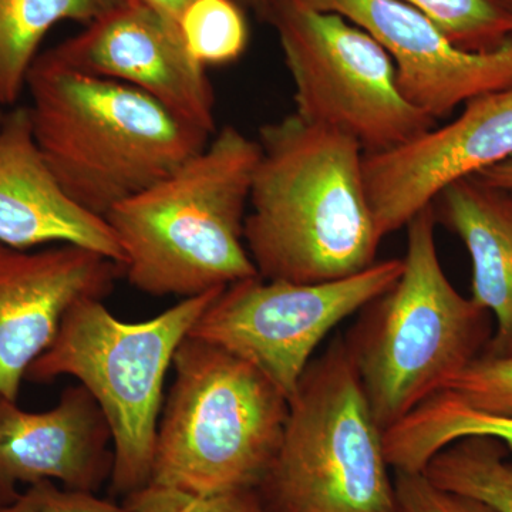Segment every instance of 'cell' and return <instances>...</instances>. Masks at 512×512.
Returning <instances> with one entry per match:
<instances>
[{"label": "cell", "instance_id": "cell-1", "mask_svg": "<svg viewBox=\"0 0 512 512\" xmlns=\"http://www.w3.org/2000/svg\"><path fill=\"white\" fill-rule=\"evenodd\" d=\"M245 245L266 281L320 284L377 261L380 238L356 140L289 114L259 130Z\"/></svg>", "mask_w": 512, "mask_h": 512}, {"label": "cell", "instance_id": "cell-2", "mask_svg": "<svg viewBox=\"0 0 512 512\" xmlns=\"http://www.w3.org/2000/svg\"><path fill=\"white\" fill-rule=\"evenodd\" d=\"M26 90L37 147L64 192L106 218L164 180L214 134L128 84L76 72L39 53Z\"/></svg>", "mask_w": 512, "mask_h": 512}, {"label": "cell", "instance_id": "cell-3", "mask_svg": "<svg viewBox=\"0 0 512 512\" xmlns=\"http://www.w3.org/2000/svg\"><path fill=\"white\" fill-rule=\"evenodd\" d=\"M258 140L224 126L174 173L107 214L128 284L181 299L259 276L245 245Z\"/></svg>", "mask_w": 512, "mask_h": 512}, {"label": "cell", "instance_id": "cell-4", "mask_svg": "<svg viewBox=\"0 0 512 512\" xmlns=\"http://www.w3.org/2000/svg\"><path fill=\"white\" fill-rule=\"evenodd\" d=\"M433 205L407 224L403 271L359 312L343 338L380 429L386 431L481 356L487 311L454 288L441 266Z\"/></svg>", "mask_w": 512, "mask_h": 512}, {"label": "cell", "instance_id": "cell-5", "mask_svg": "<svg viewBox=\"0 0 512 512\" xmlns=\"http://www.w3.org/2000/svg\"><path fill=\"white\" fill-rule=\"evenodd\" d=\"M173 367L150 483L195 495L256 490L284 436L288 397L247 360L191 336Z\"/></svg>", "mask_w": 512, "mask_h": 512}, {"label": "cell", "instance_id": "cell-6", "mask_svg": "<svg viewBox=\"0 0 512 512\" xmlns=\"http://www.w3.org/2000/svg\"><path fill=\"white\" fill-rule=\"evenodd\" d=\"M222 289L181 299L143 322H124L103 299H84L66 313L50 348L30 365L29 382L72 376L99 404L113 440L114 495L126 498L150 484L165 377L181 343Z\"/></svg>", "mask_w": 512, "mask_h": 512}, {"label": "cell", "instance_id": "cell-7", "mask_svg": "<svg viewBox=\"0 0 512 512\" xmlns=\"http://www.w3.org/2000/svg\"><path fill=\"white\" fill-rule=\"evenodd\" d=\"M383 433L343 338L289 397L284 436L258 488L266 512H402Z\"/></svg>", "mask_w": 512, "mask_h": 512}, {"label": "cell", "instance_id": "cell-8", "mask_svg": "<svg viewBox=\"0 0 512 512\" xmlns=\"http://www.w3.org/2000/svg\"><path fill=\"white\" fill-rule=\"evenodd\" d=\"M265 22L278 35L299 119L353 138L365 154L437 126L404 97L392 57L355 23L303 0H271Z\"/></svg>", "mask_w": 512, "mask_h": 512}, {"label": "cell", "instance_id": "cell-9", "mask_svg": "<svg viewBox=\"0 0 512 512\" xmlns=\"http://www.w3.org/2000/svg\"><path fill=\"white\" fill-rule=\"evenodd\" d=\"M402 271L403 258H390L320 284L244 279L222 289L188 336L247 360L289 399L320 343L392 288Z\"/></svg>", "mask_w": 512, "mask_h": 512}, {"label": "cell", "instance_id": "cell-10", "mask_svg": "<svg viewBox=\"0 0 512 512\" xmlns=\"http://www.w3.org/2000/svg\"><path fill=\"white\" fill-rule=\"evenodd\" d=\"M47 53L76 72L136 87L192 126L217 133L207 69L188 53L180 25L141 0H126Z\"/></svg>", "mask_w": 512, "mask_h": 512}, {"label": "cell", "instance_id": "cell-11", "mask_svg": "<svg viewBox=\"0 0 512 512\" xmlns=\"http://www.w3.org/2000/svg\"><path fill=\"white\" fill-rule=\"evenodd\" d=\"M510 158L512 86L468 101L457 119L402 147L365 154L367 197L380 238L406 228L448 185Z\"/></svg>", "mask_w": 512, "mask_h": 512}, {"label": "cell", "instance_id": "cell-12", "mask_svg": "<svg viewBox=\"0 0 512 512\" xmlns=\"http://www.w3.org/2000/svg\"><path fill=\"white\" fill-rule=\"evenodd\" d=\"M338 13L369 33L392 57L407 100L431 119L512 86V40L493 52L460 49L427 16L402 0H303Z\"/></svg>", "mask_w": 512, "mask_h": 512}, {"label": "cell", "instance_id": "cell-13", "mask_svg": "<svg viewBox=\"0 0 512 512\" xmlns=\"http://www.w3.org/2000/svg\"><path fill=\"white\" fill-rule=\"evenodd\" d=\"M121 266L74 245L19 251L0 244V396L18 402L30 365L55 340L66 313L104 299Z\"/></svg>", "mask_w": 512, "mask_h": 512}, {"label": "cell", "instance_id": "cell-14", "mask_svg": "<svg viewBox=\"0 0 512 512\" xmlns=\"http://www.w3.org/2000/svg\"><path fill=\"white\" fill-rule=\"evenodd\" d=\"M113 464L109 424L82 384L64 389L45 412H28L0 396V503L18 497L19 484L45 480L96 493Z\"/></svg>", "mask_w": 512, "mask_h": 512}, {"label": "cell", "instance_id": "cell-15", "mask_svg": "<svg viewBox=\"0 0 512 512\" xmlns=\"http://www.w3.org/2000/svg\"><path fill=\"white\" fill-rule=\"evenodd\" d=\"M0 244L19 251L74 245L120 266L124 262L106 218L76 204L50 171L28 107H13L0 123Z\"/></svg>", "mask_w": 512, "mask_h": 512}, {"label": "cell", "instance_id": "cell-16", "mask_svg": "<svg viewBox=\"0 0 512 512\" xmlns=\"http://www.w3.org/2000/svg\"><path fill=\"white\" fill-rule=\"evenodd\" d=\"M443 222L466 247L473 265V301L497 320L484 355L512 356V202L476 177L441 191L433 204Z\"/></svg>", "mask_w": 512, "mask_h": 512}, {"label": "cell", "instance_id": "cell-17", "mask_svg": "<svg viewBox=\"0 0 512 512\" xmlns=\"http://www.w3.org/2000/svg\"><path fill=\"white\" fill-rule=\"evenodd\" d=\"M126 0H0V106H15L26 90L40 45L57 23L84 26Z\"/></svg>", "mask_w": 512, "mask_h": 512}, {"label": "cell", "instance_id": "cell-18", "mask_svg": "<svg viewBox=\"0 0 512 512\" xmlns=\"http://www.w3.org/2000/svg\"><path fill=\"white\" fill-rule=\"evenodd\" d=\"M467 437H488L512 453V417L473 409L443 390L390 430L394 454L412 470H424L441 450Z\"/></svg>", "mask_w": 512, "mask_h": 512}, {"label": "cell", "instance_id": "cell-19", "mask_svg": "<svg viewBox=\"0 0 512 512\" xmlns=\"http://www.w3.org/2000/svg\"><path fill=\"white\" fill-rule=\"evenodd\" d=\"M424 474L444 490L477 498L498 512H512V461L498 441L458 440L441 450Z\"/></svg>", "mask_w": 512, "mask_h": 512}, {"label": "cell", "instance_id": "cell-20", "mask_svg": "<svg viewBox=\"0 0 512 512\" xmlns=\"http://www.w3.org/2000/svg\"><path fill=\"white\" fill-rule=\"evenodd\" d=\"M178 25L188 53L205 69L235 62L247 50L248 20L235 0H192Z\"/></svg>", "mask_w": 512, "mask_h": 512}, {"label": "cell", "instance_id": "cell-21", "mask_svg": "<svg viewBox=\"0 0 512 512\" xmlns=\"http://www.w3.org/2000/svg\"><path fill=\"white\" fill-rule=\"evenodd\" d=\"M427 16L453 45L493 52L512 40V13L503 0H402Z\"/></svg>", "mask_w": 512, "mask_h": 512}, {"label": "cell", "instance_id": "cell-22", "mask_svg": "<svg viewBox=\"0 0 512 512\" xmlns=\"http://www.w3.org/2000/svg\"><path fill=\"white\" fill-rule=\"evenodd\" d=\"M446 390L473 409L512 417V356H478Z\"/></svg>", "mask_w": 512, "mask_h": 512}, {"label": "cell", "instance_id": "cell-23", "mask_svg": "<svg viewBox=\"0 0 512 512\" xmlns=\"http://www.w3.org/2000/svg\"><path fill=\"white\" fill-rule=\"evenodd\" d=\"M123 503L130 512H266L256 490L195 495L151 483Z\"/></svg>", "mask_w": 512, "mask_h": 512}, {"label": "cell", "instance_id": "cell-24", "mask_svg": "<svg viewBox=\"0 0 512 512\" xmlns=\"http://www.w3.org/2000/svg\"><path fill=\"white\" fill-rule=\"evenodd\" d=\"M0 512H130L126 505L97 497L89 491L57 487L45 480L29 485L9 503H0Z\"/></svg>", "mask_w": 512, "mask_h": 512}, {"label": "cell", "instance_id": "cell-25", "mask_svg": "<svg viewBox=\"0 0 512 512\" xmlns=\"http://www.w3.org/2000/svg\"><path fill=\"white\" fill-rule=\"evenodd\" d=\"M402 512H498L468 495L444 490L424 473H394Z\"/></svg>", "mask_w": 512, "mask_h": 512}, {"label": "cell", "instance_id": "cell-26", "mask_svg": "<svg viewBox=\"0 0 512 512\" xmlns=\"http://www.w3.org/2000/svg\"><path fill=\"white\" fill-rule=\"evenodd\" d=\"M477 180L494 190L512 194V158L474 175Z\"/></svg>", "mask_w": 512, "mask_h": 512}, {"label": "cell", "instance_id": "cell-27", "mask_svg": "<svg viewBox=\"0 0 512 512\" xmlns=\"http://www.w3.org/2000/svg\"><path fill=\"white\" fill-rule=\"evenodd\" d=\"M141 2L147 3L151 8L157 9L158 12L178 23L181 13L192 0H141Z\"/></svg>", "mask_w": 512, "mask_h": 512}, {"label": "cell", "instance_id": "cell-28", "mask_svg": "<svg viewBox=\"0 0 512 512\" xmlns=\"http://www.w3.org/2000/svg\"><path fill=\"white\" fill-rule=\"evenodd\" d=\"M235 2H238L245 10H252L256 18L265 22L271 0H235Z\"/></svg>", "mask_w": 512, "mask_h": 512}, {"label": "cell", "instance_id": "cell-29", "mask_svg": "<svg viewBox=\"0 0 512 512\" xmlns=\"http://www.w3.org/2000/svg\"><path fill=\"white\" fill-rule=\"evenodd\" d=\"M505 6H507L508 10L512 13V0H503Z\"/></svg>", "mask_w": 512, "mask_h": 512}, {"label": "cell", "instance_id": "cell-30", "mask_svg": "<svg viewBox=\"0 0 512 512\" xmlns=\"http://www.w3.org/2000/svg\"><path fill=\"white\" fill-rule=\"evenodd\" d=\"M3 117H5V113L0 109V123H2Z\"/></svg>", "mask_w": 512, "mask_h": 512}, {"label": "cell", "instance_id": "cell-31", "mask_svg": "<svg viewBox=\"0 0 512 512\" xmlns=\"http://www.w3.org/2000/svg\"><path fill=\"white\" fill-rule=\"evenodd\" d=\"M508 195H510V200H511V202H512V194H508Z\"/></svg>", "mask_w": 512, "mask_h": 512}]
</instances>
